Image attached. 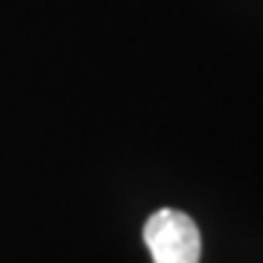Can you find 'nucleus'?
I'll list each match as a JSON object with an SVG mask.
<instances>
[{"label":"nucleus","mask_w":263,"mask_h":263,"mask_svg":"<svg viewBox=\"0 0 263 263\" xmlns=\"http://www.w3.org/2000/svg\"><path fill=\"white\" fill-rule=\"evenodd\" d=\"M143 243L155 263H199L202 257V237L196 222L173 208L155 211L146 219Z\"/></svg>","instance_id":"f257e3e1"}]
</instances>
